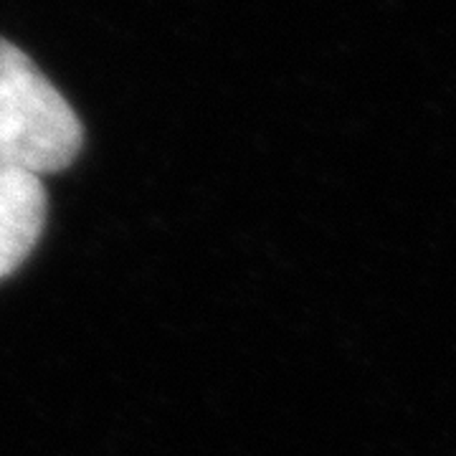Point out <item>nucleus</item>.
I'll return each mask as SVG.
<instances>
[{
    "instance_id": "nucleus-1",
    "label": "nucleus",
    "mask_w": 456,
    "mask_h": 456,
    "mask_svg": "<svg viewBox=\"0 0 456 456\" xmlns=\"http://www.w3.org/2000/svg\"><path fill=\"white\" fill-rule=\"evenodd\" d=\"M84 127L74 107L11 41L0 38V163L36 175L77 160Z\"/></svg>"
},
{
    "instance_id": "nucleus-2",
    "label": "nucleus",
    "mask_w": 456,
    "mask_h": 456,
    "mask_svg": "<svg viewBox=\"0 0 456 456\" xmlns=\"http://www.w3.org/2000/svg\"><path fill=\"white\" fill-rule=\"evenodd\" d=\"M49 198L26 167L0 163V281L28 259L46 226Z\"/></svg>"
}]
</instances>
